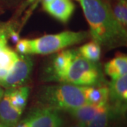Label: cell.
<instances>
[{"mask_svg":"<svg viewBox=\"0 0 127 127\" xmlns=\"http://www.w3.org/2000/svg\"><path fill=\"white\" fill-rule=\"evenodd\" d=\"M91 28L93 39L108 47L124 45L127 31L114 17L111 7L102 0H78Z\"/></svg>","mask_w":127,"mask_h":127,"instance_id":"1","label":"cell"},{"mask_svg":"<svg viewBox=\"0 0 127 127\" xmlns=\"http://www.w3.org/2000/svg\"><path fill=\"white\" fill-rule=\"evenodd\" d=\"M41 101L57 110L75 109L88 103L84 86H79L70 83L46 87L40 95Z\"/></svg>","mask_w":127,"mask_h":127,"instance_id":"2","label":"cell"},{"mask_svg":"<svg viewBox=\"0 0 127 127\" xmlns=\"http://www.w3.org/2000/svg\"><path fill=\"white\" fill-rule=\"evenodd\" d=\"M87 37L88 33L86 32L65 31L31 40L32 54H52L68 46L80 43L86 39Z\"/></svg>","mask_w":127,"mask_h":127,"instance_id":"3","label":"cell"},{"mask_svg":"<svg viewBox=\"0 0 127 127\" xmlns=\"http://www.w3.org/2000/svg\"><path fill=\"white\" fill-rule=\"evenodd\" d=\"M100 78V70L95 62L85 59L78 54L62 81L79 86H88L97 83Z\"/></svg>","mask_w":127,"mask_h":127,"instance_id":"4","label":"cell"},{"mask_svg":"<svg viewBox=\"0 0 127 127\" xmlns=\"http://www.w3.org/2000/svg\"><path fill=\"white\" fill-rule=\"evenodd\" d=\"M33 66V62L27 55H18L17 61L14 63L9 74L4 79L0 81L2 86L14 88L21 86L27 80Z\"/></svg>","mask_w":127,"mask_h":127,"instance_id":"5","label":"cell"},{"mask_svg":"<svg viewBox=\"0 0 127 127\" xmlns=\"http://www.w3.org/2000/svg\"><path fill=\"white\" fill-rule=\"evenodd\" d=\"M26 119L29 127H62L64 124L58 110L48 107L35 109Z\"/></svg>","mask_w":127,"mask_h":127,"instance_id":"6","label":"cell"},{"mask_svg":"<svg viewBox=\"0 0 127 127\" xmlns=\"http://www.w3.org/2000/svg\"><path fill=\"white\" fill-rule=\"evenodd\" d=\"M43 8L53 17L66 23L72 16L75 6L71 0H52L44 3Z\"/></svg>","mask_w":127,"mask_h":127,"instance_id":"7","label":"cell"},{"mask_svg":"<svg viewBox=\"0 0 127 127\" xmlns=\"http://www.w3.org/2000/svg\"><path fill=\"white\" fill-rule=\"evenodd\" d=\"M21 114L11 104L8 89L0 101V122L6 127H15L20 121Z\"/></svg>","mask_w":127,"mask_h":127,"instance_id":"8","label":"cell"},{"mask_svg":"<svg viewBox=\"0 0 127 127\" xmlns=\"http://www.w3.org/2000/svg\"><path fill=\"white\" fill-rule=\"evenodd\" d=\"M108 107V104L105 105H95L87 103L79 107L68 110V113L75 119L78 123L86 125L101 112H104Z\"/></svg>","mask_w":127,"mask_h":127,"instance_id":"9","label":"cell"},{"mask_svg":"<svg viewBox=\"0 0 127 127\" xmlns=\"http://www.w3.org/2000/svg\"><path fill=\"white\" fill-rule=\"evenodd\" d=\"M78 54V52L76 50H64L55 57L52 62V69L55 77L57 80L62 81L72 61Z\"/></svg>","mask_w":127,"mask_h":127,"instance_id":"10","label":"cell"},{"mask_svg":"<svg viewBox=\"0 0 127 127\" xmlns=\"http://www.w3.org/2000/svg\"><path fill=\"white\" fill-rule=\"evenodd\" d=\"M109 88V97L116 105L126 106L127 100V75L112 79Z\"/></svg>","mask_w":127,"mask_h":127,"instance_id":"11","label":"cell"},{"mask_svg":"<svg viewBox=\"0 0 127 127\" xmlns=\"http://www.w3.org/2000/svg\"><path fill=\"white\" fill-rule=\"evenodd\" d=\"M84 93L88 103L105 105L109 99V88L106 87H84Z\"/></svg>","mask_w":127,"mask_h":127,"instance_id":"12","label":"cell"},{"mask_svg":"<svg viewBox=\"0 0 127 127\" xmlns=\"http://www.w3.org/2000/svg\"><path fill=\"white\" fill-rule=\"evenodd\" d=\"M105 73L112 79L127 75V57L126 55H120L111 59L104 66Z\"/></svg>","mask_w":127,"mask_h":127,"instance_id":"13","label":"cell"},{"mask_svg":"<svg viewBox=\"0 0 127 127\" xmlns=\"http://www.w3.org/2000/svg\"><path fill=\"white\" fill-rule=\"evenodd\" d=\"M9 90L11 104L15 109L22 113L27 104L29 88L28 87H17L14 88H9Z\"/></svg>","mask_w":127,"mask_h":127,"instance_id":"14","label":"cell"},{"mask_svg":"<svg viewBox=\"0 0 127 127\" xmlns=\"http://www.w3.org/2000/svg\"><path fill=\"white\" fill-rule=\"evenodd\" d=\"M120 110L108 104V107L104 112L97 114L93 120L86 125V127H107L109 122L122 114Z\"/></svg>","mask_w":127,"mask_h":127,"instance_id":"15","label":"cell"},{"mask_svg":"<svg viewBox=\"0 0 127 127\" xmlns=\"http://www.w3.org/2000/svg\"><path fill=\"white\" fill-rule=\"evenodd\" d=\"M78 52L85 59L93 62H97L101 56V48L98 43L92 41L81 46L78 49Z\"/></svg>","mask_w":127,"mask_h":127,"instance_id":"16","label":"cell"},{"mask_svg":"<svg viewBox=\"0 0 127 127\" xmlns=\"http://www.w3.org/2000/svg\"><path fill=\"white\" fill-rule=\"evenodd\" d=\"M18 58L17 53L5 47L0 50V67L11 70Z\"/></svg>","mask_w":127,"mask_h":127,"instance_id":"17","label":"cell"},{"mask_svg":"<svg viewBox=\"0 0 127 127\" xmlns=\"http://www.w3.org/2000/svg\"><path fill=\"white\" fill-rule=\"evenodd\" d=\"M114 17L123 27L127 24V6L126 0H119L112 9Z\"/></svg>","mask_w":127,"mask_h":127,"instance_id":"18","label":"cell"},{"mask_svg":"<svg viewBox=\"0 0 127 127\" xmlns=\"http://www.w3.org/2000/svg\"><path fill=\"white\" fill-rule=\"evenodd\" d=\"M16 49L18 54L21 55H27L29 54H32V47L31 40H20L16 43Z\"/></svg>","mask_w":127,"mask_h":127,"instance_id":"19","label":"cell"},{"mask_svg":"<svg viewBox=\"0 0 127 127\" xmlns=\"http://www.w3.org/2000/svg\"><path fill=\"white\" fill-rule=\"evenodd\" d=\"M7 37H8L7 29L0 28V50L6 47Z\"/></svg>","mask_w":127,"mask_h":127,"instance_id":"20","label":"cell"},{"mask_svg":"<svg viewBox=\"0 0 127 127\" xmlns=\"http://www.w3.org/2000/svg\"><path fill=\"white\" fill-rule=\"evenodd\" d=\"M7 32H8V37L11 38V40L14 43H17L20 40V37L14 30L11 28H9L7 29Z\"/></svg>","mask_w":127,"mask_h":127,"instance_id":"21","label":"cell"},{"mask_svg":"<svg viewBox=\"0 0 127 127\" xmlns=\"http://www.w3.org/2000/svg\"><path fill=\"white\" fill-rule=\"evenodd\" d=\"M9 71H10L9 69L0 67V81H3L5 78L7 76V75L9 74Z\"/></svg>","mask_w":127,"mask_h":127,"instance_id":"22","label":"cell"},{"mask_svg":"<svg viewBox=\"0 0 127 127\" xmlns=\"http://www.w3.org/2000/svg\"><path fill=\"white\" fill-rule=\"evenodd\" d=\"M15 127H29V124L28 122L27 119H24L21 121H19Z\"/></svg>","mask_w":127,"mask_h":127,"instance_id":"23","label":"cell"},{"mask_svg":"<svg viewBox=\"0 0 127 127\" xmlns=\"http://www.w3.org/2000/svg\"><path fill=\"white\" fill-rule=\"evenodd\" d=\"M70 127H86V126L82 124L81 123H78V124H73L72 126H71Z\"/></svg>","mask_w":127,"mask_h":127,"instance_id":"24","label":"cell"},{"mask_svg":"<svg viewBox=\"0 0 127 127\" xmlns=\"http://www.w3.org/2000/svg\"><path fill=\"white\" fill-rule=\"evenodd\" d=\"M4 91H3V89L1 88H0V101L1 100V98H2V97H3V95H4Z\"/></svg>","mask_w":127,"mask_h":127,"instance_id":"25","label":"cell"},{"mask_svg":"<svg viewBox=\"0 0 127 127\" xmlns=\"http://www.w3.org/2000/svg\"><path fill=\"white\" fill-rule=\"evenodd\" d=\"M50 1H52V0H42V1H43V4L44 3H47V2H49Z\"/></svg>","mask_w":127,"mask_h":127,"instance_id":"26","label":"cell"},{"mask_svg":"<svg viewBox=\"0 0 127 127\" xmlns=\"http://www.w3.org/2000/svg\"><path fill=\"white\" fill-rule=\"evenodd\" d=\"M0 127H6V126H4V124H2L0 122Z\"/></svg>","mask_w":127,"mask_h":127,"instance_id":"27","label":"cell"},{"mask_svg":"<svg viewBox=\"0 0 127 127\" xmlns=\"http://www.w3.org/2000/svg\"><path fill=\"white\" fill-rule=\"evenodd\" d=\"M117 1H119V0H117Z\"/></svg>","mask_w":127,"mask_h":127,"instance_id":"28","label":"cell"},{"mask_svg":"<svg viewBox=\"0 0 127 127\" xmlns=\"http://www.w3.org/2000/svg\"></svg>","mask_w":127,"mask_h":127,"instance_id":"29","label":"cell"}]
</instances>
